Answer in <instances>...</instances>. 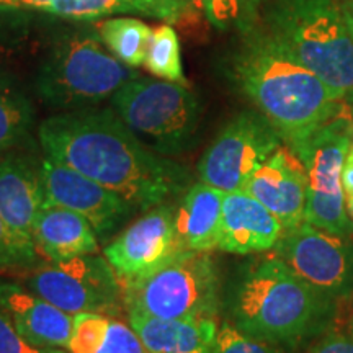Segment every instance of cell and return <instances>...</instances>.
<instances>
[{"instance_id":"cell-1","label":"cell","mask_w":353,"mask_h":353,"mask_svg":"<svg viewBox=\"0 0 353 353\" xmlns=\"http://www.w3.org/2000/svg\"><path fill=\"white\" fill-rule=\"evenodd\" d=\"M38 139L44 156L118 193L143 213L192 185L182 164L152 151L113 110L57 113L39 125Z\"/></svg>"},{"instance_id":"cell-2","label":"cell","mask_w":353,"mask_h":353,"mask_svg":"<svg viewBox=\"0 0 353 353\" xmlns=\"http://www.w3.org/2000/svg\"><path fill=\"white\" fill-rule=\"evenodd\" d=\"M244 37L232 79L288 148L345 112V99L265 30L257 26Z\"/></svg>"},{"instance_id":"cell-3","label":"cell","mask_w":353,"mask_h":353,"mask_svg":"<svg viewBox=\"0 0 353 353\" xmlns=\"http://www.w3.org/2000/svg\"><path fill=\"white\" fill-rule=\"evenodd\" d=\"M229 322L242 334L296 348L332 325L339 301L298 275L276 255L245 265L223 298Z\"/></svg>"},{"instance_id":"cell-4","label":"cell","mask_w":353,"mask_h":353,"mask_svg":"<svg viewBox=\"0 0 353 353\" xmlns=\"http://www.w3.org/2000/svg\"><path fill=\"white\" fill-rule=\"evenodd\" d=\"M299 63L353 100V34L337 0H272L263 26Z\"/></svg>"},{"instance_id":"cell-5","label":"cell","mask_w":353,"mask_h":353,"mask_svg":"<svg viewBox=\"0 0 353 353\" xmlns=\"http://www.w3.org/2000/svg\"><path fill=\"white\" fill-rule=\"evenodd\" d=\"M139 74L123 64L92 26L59 33L39 65L34 85L48 107L63 112L94 108Z\"/></svg>"},{"instance_id":"cell-6","label":"cell","mask_w":353,"mask_h":353,"mask_svg":"<svg viewBox=\"0 0 353 353\" xmlns=\"http://www.w3.org/2000/svg\"><path fill=\"white\" fill-rule=\"evenodd\" d=\"M110 100L126 126L161 156H179L192 145L201 110L187 83L138 76Z\"/></svg>"},{"instance_id":"cell-7","label":"cell","mask_w":353,"mask_h":353,"mask_svg":"<svg viewBox=\"0 0 353 353\" xmlns=\"http://www.w3.org/2000/svg\"><path fill=\"white\" fill-rule=\"evenodd\" d=\"M221 275L211 252H183L144 280L123 286L125 311L161 319H216Z\"/></svg>"},{"instance_id":"cell-8","label":"cell","mask_w":353,"mask_h":353,"mask_svg":"<svg viewBox=\"0 0 353 353\" xmlns=\"http://www.w3.org/2000/svg\"><path fill=\"white\" fill-rule=\"evenodd\" d=\"M353 143L352 112H342L290 145L307 174L304 221L337 236L353 237V219L345 208L342 169Z\"/></svg>"},{"instance_id":"cell-9","label":"cell","mask_w":353,"mask_h":353,"mask_svg":"<svg viewBox=\"0 0 353 353\" xmlns=\"http://www.w3.org/2000/svg\"><path fill=\"white\" fill-rule=\"evenodd\" d=\"M23 286L70 316L101 312L117 316L125 307L120 278L103 255L88 254L28 267Z\"/></svg>"},{"instance_id":"cell-10","label":"cell","mask_w":353,"mask_h":353,"mask_svg":"<svg viewBox=\"0 0 353 353\" xmlns=\"http://www.w3.org/2000/svg\"><path fill=\"white\" fill-rule=\"evenodd\" d=\"M283 144L278 131L260 112L247 110L236 114L198 162L200 182L224 193L244 192L255 172Z\"/></svg>"},{"instance_id":"cell-11","label":"cell","mask_w":353,"mask_h":353,"mask_svg":"<svg viewBox=\"0 0 353 353\" xmlns=\"http://www.w3.org/2000/svg\"><path fill=\"white\" fill-rule=\"evenodd\" d=\"M275 255L322 293L347 301L353 296V241L303 221L285 231Z\"/></svg>"},{"instance_id":"cell-12","label":"cell","mask_w":353,"mask_h":353,"mask_svg":"<svg viewBox=\"0 0 353 353\" xmlns=\"http://www.w3.org/2000/svg\"><path fill=\"white\" fill-rule=\"evenodd\" d=\"M174 214L175 203L154 206L105 247L103 257L123 286L151 276L176 255L183 254L175 241Z\"/></svg>"},{"instance_id":"cell-13","label":"cell","mask_w":353,"mask_h":353,"mask_svg":"<svg viewBox=\"0 0 353 353\" xmlns=\"http://www.w3.org/2000/svg\"><path fill=\"white\" fill-rule=\"evenodd\" d=\"M41 180L46 203L81 214L100 242L108 241L138 211L118 193L46 156L41 159Z\"/></svg>"},{"instance_id":"cell-14","label":"cell","mask_w":353,"mask_h":353,"mask_svg":"<svg viewBox=\"0 0 353 353\" xmlns=\"http://www.w3.org/2000/svg\"><path fill=\"white\" fill-rule=\"evenodd\" d=\"M244 192L259 200L283 224L285 231L304 221L307 198V174L288 145H281L245 185Z\"/></svg>"},{"instance_id":"cell-15","label":"cell","mask_w":353,"mask_h":353,"mask_svg":"<svg viewBox=\"0 0 353 353\" xmlns=\"http://www.w3.org/2000/svg\"><path fill=\"white\" fill-rule=\"evenodd\" d=\"M0 311L33 345L64 350L68 347L74 316L34 294L26 286L0 280Z\"/></svg>"},{"instance_id":"cell-16","label":"cell","mask_w":353,"mask_h":353,"mask_svg":"<svg viewBox=\"0 0 353 353\" xmlns=\"http://www.w3.org/2000/svg\"><path fill=\"white\" fill-rule=\"evenodd\" d=\"M285 228L273 213L247 192L224 193L218 249L249 255L273 250Z\"/></svg>"},{"instance_id":"cell-17","label":"cell","mask_w":353,"mask_h":353,"mask_svg":"<svg viewBox=\"0 0 353 353\" xmlns=\"http://www.w3.org/2000/svg\"><path fill=\"white\" fill-rule=\"evenodd\" d=\"M46 203L41 162L17 151L0 159V216L13 231L33 241L34 219Z\"/></svg>"},{"instance_id":"cell-18","label":"cell","mask_w":353,"mask_h":353,"mask_svg":"<svg viewBox=\"0 0 353 353\" xmlns=\"http://www.w3.org/2000/svg\"><path fill=\"white\" fill-rule=\"evenodd\" d=\"M3 3L76 21L136 13L169 25L179 23L198 8L195 0H3Z\"/></svg>"},{"instance_id":"cell-19","label":"cell","mask_w":353,"mask_h":353,"mask_svg":"<svg viewBox=\"0 0 353 353\" xmlns=\"http://www.w3.org/2000/svg\"><path fill=\"white\" fill-rule=\"evenodd\" d=\"M224 192L205 182L190 185L175 205L174 231L180 252L218 249Z\"/></svg>"},{"instance_id":"cell-20","label":"cell","mask_w":353,"mask_h":353,"mask_svg":"<svg viewBox=\"0 0 353 353\" xmlns=\"http://www.w3.org/2000/svg\"><path fill=\"white\" fill-rule=\"evenodd\" d=\"M32 237L37 252L48 262L99 252V237L94 228L81 214L50 203H44L34 219Z\"/></svg>"},{"instance_id":"cell-21","label":"cell","mask_w":353,"mask_h":353,"mask_svg":"<svg viewBox=\"0 0 353 353\" xmlns=\"http://www.w3.org/2000/svg\"><path fill=\"white\" fill-rule=\"evenodd\" d=\"M128 322L151 353H213L218 322L211 317L161 319L128 311Z\"/></svg>"},{"instance_id":"cell-22","label":"cell","mask_w":353,"mask_h":353,"mask_svg":"<svg viewBox=\"0 0 353 353\" xmlns=\"http://www.w3.org/2000/svg\"><path fill=\"white\" fill-rule=\"evenodd\" d=\"M34 108L19 82L0 70V156L17 151L30 138Z\"/></svg>"},{"instance_id":"cell-23","label":"cell","mask_w":353,"mask_h":353,"mask_svg":"<svg viewBox=\"0 0 353 353\" xmlns=\"http://www.w3.org/2000/svg\"><path fill=\"white\" fill-rule=\"evenodd\" d=\"M100 38L123 64L136 69L144 65L152 30L138 19H108L97 23Z\"/></svg>"},{"instance_id":"cell-24","label":"cell","mask_w":353,"mask_h":353,"mask_svg":"<svg viewBox=\"0 0 353 353\" xmlns=\"http://www.w3.org/2000/svg\"><path fill=\"white\" fill-rule=\"evenodd\" d=\"M144 68L159 79L170 82L187 83L182 65L179 34L169 23H164L152 30L145 52Z\"/></svg>"},{"instance_id":"cell-25","label":"cell","mask_w":353,"mask_h":353,"mask_svg":"<svg viewBox=\"0 0 353 353\" xmlns=\"http://www.w3.org/2000/svg\"><path fill=\"white\" fill-rule=\"evenodd\" d=\"M33 10L0 3V63L20 54L34 32Z\"/></svg>"},{"instance_id":"cell-26","label":"cell","mask_w":353,"mask_h":353,"mask_svg":"<svg viewBox=\"0 0 353 353\" xmlns=\"http://www.w3.org/2000/svg\"><path fill=\"white\" fill-rule=\"evenodd\" d=\"M112 316L101 312H81L74 316L72 332L65 352L68 353H99L103 345Z\"/></svg>"},{"instance_id":"cell-27","label":"cell","mask_w":353,"mask_h":353,"mask_svg":"<svg viewBox=\"0 0 353 353\" xmlns=\"http://www.w3.org/2000/svg\"><path fill=\"white\" fill-rule=\"evenodd\" d=\"M37 257L38 252L34 242L13 231L7 221L0 216V272L12 270V268H28L37 262Z\"/></svg>"},{"instance_id":"cell-28","label":"cell","mask_w":353,"mask_h":353,"mask_svg":"<svg viewBox=\"0 0 353 353\" xmlns=\"http://www.w3.org/2000/svg\"><path fill=\"white\" fill-rule=\"evenodd\" d=\"M213 353H285L281 347L273 343L257 341L237 330L231 322L226 321L219 325L216 334Z\"/></svg>"},{"instance_id":"cell-29","label":"cell","mask_w":353,"mask_h":353,"mask_svg":"<svg viewBox=\"0 0 353 353\" xmlns=\"http://www.w3.org/2000/svg\"><path fill=\"white\" fill-rule=\"evenodd\" d=\"M99 353H151L145 348L139 335L131 327L130 322L117 319L112 316L110 319V327L107 332L103 345Z\"/></svg>"},{"instance_id":"cell-30","label":"cell","mask_w":353,"mask_h":353,"mask_svg":"<svg viewBox=\"0 0 353 353\" xmlns=\"http://www.w3.org/2000/svg\"><path fill=\"white\" fill-rule=\"evenodd\" d=\"M0 353H68L64 348H44L30 343L0 311Z\"/></svg>"},{"instance_id":"cell-31","label":"cell","mask_w":353,"mask_h":353,"mask_svg":"<svg viewBox=\"0 0 353 353\" xmlns=\"http://www.w3.org/2000/svg\"><path fill=\"white\" fill-rule=\"evenodd\" d=\"M195 2L216 28L228 30L232 25L237 26V20H239L237 0H195Z\"/></svg>"},{"instance_id":"cell-32","label":"cell","mask_w":353,"mask_h":353,"mask_svg":"<svg viewBox=\"0 0 353 353\" xmlns=\"http://www.w3.org/2000/svg\"><path fill=\"white\" fill-rule=\"evenodd\" d=\"M306 353H353V335L345 332H325L307 348Z\"/></svg>"},{"instance_id":"cell-33","label":"cell","mask_w":353,"mask_h":353,"mask_svg":"<svg viewBox=\"0 0 353 353\" xmlns=\"http://www.w3.org/2000/svg\"><path fill=\"white\" fill-rule=\"evenodd\" d=\"M239 2V20H237V28L247 34L257 28L260 12L263 10L272 0H237Z\"/></svg>"},{"instance_id":"cell-34","label":"cell","mask_w":353,"mask_h":353,"mask_svg":"<svg viewBox=\"0 0 353 353\" xmlns=\"http://www.w3.org/2000/svg\"><path fill=\"white\" fill-rule=\"evenodd\" d=\"M342 187H343V192H345V196L352 195L353 193V143L350 144V148H348L345 162H343Z\"/></svg>"},{"instance_id":"cell-35","label":"cell","mask_w":353,"mask_h":353,"mask_svg":"<svg viewBox=\"0 0 353 353\" xmlns=\"http://www.w3.org/2000/svg\"><path fill=\"white\" fill-rule=\"evenodd\" d=\"M342 8H343V15H345L348 28H350V32L353 34V0H343Z\"/></svg>"},{"instance_id":"cell-36","label":"cell","mask_w":353,"mask_h":353,"mask_svg":"<svg viewBox=\"0 0 353 353\" xmlns=\"http://www.w3.org/2000/svg\"><path fill=\"white\" fill-rule=\"evenodd\" d=\"M345 330L353 335V296L350 298V306H348V312L345 317Z\"/></svg>"},{"instance_id":"cell-37","label":"cell","mask_w":353,"mask_h":353,"mask_svg":"<svg viewBox=\"0 0 353 353\" xmlns=\"http://www.w3.org/2000/svg\"><path fill=\"white\" fill-rule=\"evenodd\" d=\"M345 208H347L348 216H350V218L353 219V193H352V195L345 196Z\"/></svg>"},{"instance_id":"cell-38","label":"cell","mask_w":353,"mask_h":353,"mask_svg":"<svg viewBox=\"0 0 353 353\" xmlns=\"http://www.w3.org/2000/svg\"><path fill=\"white\" fill-rule=\"evenodd\" d=\"M348 107H350V112H352V126H353V100L348 101Z\"/></svg>"},{"instance_id":"cell-39","label":"cell","mask_w":353,"mask_h":353,"mask_svg":"<svg viewBox=\"0 0 353 353\" xmlns=\"http://www.w3.org/2000/svg\"><path fill=\"white\" fill-rule=\"evenodd\" d=\"M0 3H3V0H0Z\"/></svg>"}]
</instances>
